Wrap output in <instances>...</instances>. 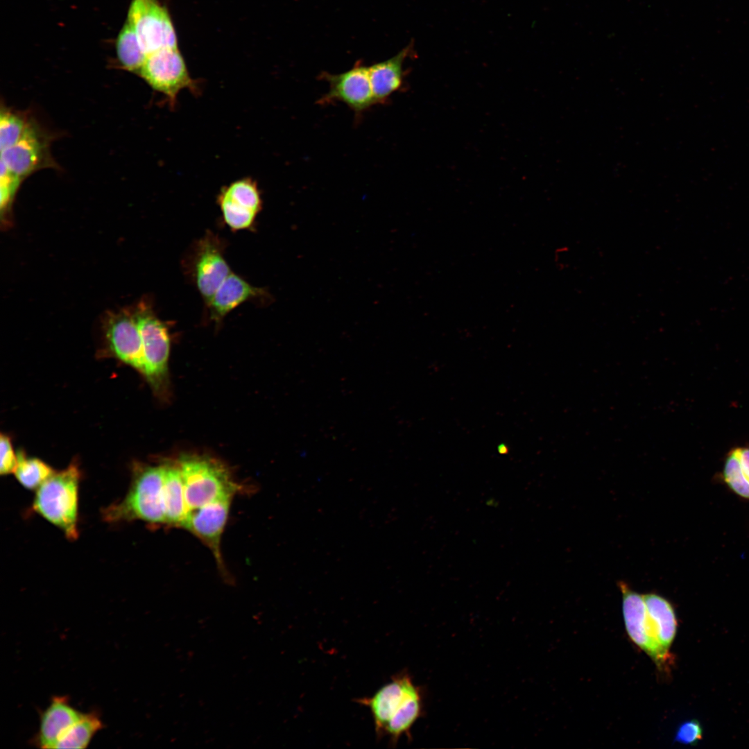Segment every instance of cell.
I'll return each mask as SVG.
<instances>
[{
  "label": "cell",
  "instance_id": "ba28073f",
  "mask_svg": "<svg viewBox=\"0 0 749 749\" xmlns=\"http://www.w3.org/2000/svg\"><path fill=\"white\" fill-rule=\"evenodd\" d=\"M101 323L107 353L144 375L142 341L132 306L106 311Z\"/></svg>",
  "mask_w": 749,
  "mask_h": 749
},
{
  "label": "cell",
  "instance_id": "44dd1931",
  "mask_svg": "<svg viewBox=\"0 0 749 749\" xmlns=\"http://www.w3.org/2000/svg\"><path fill=\"white\" fill-rule=\"evenodd\" d=\"M17 465L14 472L17 481L28 490H37L55 471L44 461L27 456L21 450L17 453Z\"/></svg>",
  "mask_w": 749,
  "mask_h": 749
},
{
  "label": "cell",
  "instance_id": "cb8c5ba5",
  "mask_svg": "<svg viewBox=\"0 0 749 749\" xmlns=\"http://www.w3.org/2000/svg\"><path fill=\"white\" fill-rule=\"evenodd\" d=\"M30 122L16 112L1 110L0 115L1 151L15 145L23 136Z\"/></svg>",
  "mask_w": 749,
  "mask_h": 749
},
{
  "label": "cell",
  "instance_id": "9a60e30c",
  "mask_svg": "<svg viewBox=\"0 0 749 749\" xmlns=\"http://www.w3.org/2000/svg\"><path fill=\"white\" fill-rule=\"evenodd\" d=\"M65 697H55L41 715L37 743L42 748H54L60 736L82 716Z\"/></svg>",
  "mask_w": 749,
  "mask_h": 749
},
{
  "label": "cell",
  "instance_id": "ffe728a7",
  "mask_svg": "<svg viewBox=\"0 0 749 749\" xmlns=\"http://www.w3.org/2000/svg\"><path fill=\"white\" fill-rule=\"evenodd\" d=\"M116 49L121 67L130 71L137 72L147 55L139 44L135 30L128 21L118 35Z\"/></svg>",
  "mask_w": 749,
  "mask_h": 749
},
{
  "label": "cell",
  "instance_id": "8992f818",
  "mask_svg": "<svg viewBox=\"0 0 749 749\" xmlns=\"http://www.w3.org/2000/svg\"><path fill=\"white\" fill-rule=\"evenodd\" d=\"M225 243L211 231L191 246L184 261L186 272L205 305L232 272L225 258Z\"/></svg>",
  "mask_w": 749,
  "mask_h": 749
},
{
  "label": "cell",
  "instance_id": "3957f363",
  "mask_svg": "<svg viewBox=\"0 0 749 749\" xmlns=\"http://www.w3.org/2000/svg\"><path fill=\"white\" fill-rule=\"evenodd\" d=\"M81 472L73 461L55 472L37 490L32 510L58 528L69 540L78 537V501Z\"/></svg>",
  "mask_w": 749,
  "mask_h": 749
},
{
  "label": "cell",
  "instance_id": "4fadbf2b",
  "mask_svg": "<svg viewBox=\"0 0 749 749\" xmlns=\"http://www.w3.org/2000/svg\"><path fill=\"white\" fill-rule=\"evenodd\" d=\"M269 297V293L265 289L252 286L239 275L231 272L205 306L210 319L218 323L243 303L252 300H267Z\"/></svg>",
  "mask_w": 749,
  "mask_h": 749
},
{
  "label": "cell",
  "instance_id": "277c9868",
  "mask_svg": "<svg viewBox=\"0 0 749 749\" xmlns=\"http://www.w3.org/2000/svg\"><path fill=\"white\" fill-rule=\"evenodd\" d=\"M189 511L231 498L238 486L220 462L197 455L182 456L178 463Z\"/></svg>",
  "mask_w": 749,
  "mask_h": 749
},
{
  "label": "cell",
  "instance_id": "6da1fadb",
  "mask_svg": "<svg viewBox=\"0 0 749 749\" xmlns=\"http://www.w3.org/2000/svg\"><path fill=\"white\" fill-rule=\"evenodd\" d=\"M356 701L370 711L378 738L388 737L393 746L403 735L411 737V729L423 712L422 690L405 672L394 675L371 696Z\"/></svg>",
  "mask_w": 749,
  "mask_h": 749
},
{
  "label": "cell",
  "instance_id": "7402d4cb",
  "mask_svg": "<svg viewBox=\"0 0 749 749\" xmlns=\"http://www.w3.org/2000/svg\"><path fill=\"white\" fill-rule=\"evenodd\" d=\"M232 202L259 213L263 203L257 182L251 178H242L223 187L220 192Z\"/></svg>",
  "mask_w": 749,
  "mask_h": 749
},
{
  "label": "cell",
  "instance_id": "8fae6325",
  "mask_svg": "<svg viewBox=\"0 0 749 749\" xmlns=\"http://www.w3.org/2000/svg\"><path fill=\"white\" fill-rule=\"evenodd\" d=\"M49 144L45 135L30 122L21 138L12 146L1 151V161L23 179L41 168L53 165Z\"/></svg>",
  "mask_w": 749,
  "mask_h": 749
},
{
  "label": "cell",
  "instance_id": "f1b7e54d",
  "mask_svg": "<svg viewBox=\"0 0 749 749\" xmlns=\"http://www.w3.org/2000/svg\"><path fill=\"white\" fill-rule=\"evenodd\" d=\"M743 474L749 481V447L734 448Z\"/></svg>",
  "mask_w": 749,
  "mask_h": 749
},
{
  "label": "cell",
  "instance_id": "7a4b0ae2",
  "mask_svg": "<svg viewBox=\"0 0 749 749\" xmlns=\"http://www.w3.org/2000/svg\"><path fill=\"white\" fill-rule=\"evenodd\" d=\"M164 474V465L134 462L126 496L103 510L104 520L110 523L139 520L153 526L166 524Z\"/></svg>",
  "mask_w": 749,
  "mask_h": 749
},
{
  "label": "cell",
  "instance_id": "5bb4252c",
  "mask_svg": "<svg viewBox=\"0 0 749 749\" xmlns=\"http://www.w3.org/2000/svg\"><path fill=\"white\" fill-rule=\"evenodd\" d=\"M409 44L392 58L368 67L369 77L375 104H384L395 92L404 88L405 60L412 54Z\"/></svg>",
  "mask_w": 749,
  "mask_h": 749
},
{
  "label": "cell",
  "instance_id": "4316f807",
  "mask_svg": "<svg viewBox=\"0 0 749 749\" xmlns=\"http://www.w3.org/2000/svg\"><path fill=\"white\" fill-rule=\"evenodd\" d=\"M1 463L0 473L8 475L14 473L17 465L18 456L15 453L10 437L3 433L0 437Z\"/></svg>",
  "mask_w": 749,
  "mask_h": 749
},
{
  "label": "cell",
  "instance_id": "83f0119b",
  "mask_svg": "<svg viewBox=\"0 0 749 749\" xmlns=\"http://www.w3.org/2000/svg\"><path fill=\"white\" fill-rule=\"evenodd\" d=\"M703 729L696 720L682 723L675 734L674 741L686 745H694L702 739Z\"/></svg>",
  "mask_w": 749,
  "mask_h": 749
},
{
  "label": "cell",
  "instance_id": "5b68a950",
  "mask_svg": "<svg viewBox=\"0 0 749 749\" xmlns=\"http://www.w3.org/2000/svg\"><path fill=\"white\" fill-rule=\"evenodd\" d=\"M132 308L142 341L144 376L155 391L160 393L167 377L171 344L168 327L155 314L150 300H141Z\"/></svg>",
  "mask_w": 749,
  "mask_h": 749
},
{
  "label": "cell",
  "instance_id": "603a6c76",
  "mask_svg": "<svg viewBox=\"0 0 749 749\" xmlns=\"http://www.w3.org/2000/svg\"><path fill=\"white\" fill-rule=\"evenodd\" d=\"M216 202L222 213L223 221L232 230H250L255 226L258 213L243 207L220 193Z\"/></svg>",
  "mask_w": 749,
  "mask_h": 749
},
{
  "label": "cell",
  "instance_id": "d4e9b609",
  "mask_svg": "<svg viewBox=\"0 0 749 749\" xmlns=\"http://www.w3.org/2000/svg\"><path fill=\"white\" fill-rule=\"evenodd\" d=\"M722 477L733 492L740 497L749 500V481L743 473L734 448L731 449L726 456Z\"/></svg>",
  "mask_w": 749,
  "mask_h": 749
},
{
  "label": "cell",
  "instance_id": "2e32d148",
  "mask_svg": "<svg viewBox=\"0 0 749 749\" xmlns=\"http://www.w3.org/2000/svg\"><path fill=\"white\" fill-rule=\"evenodd\" d=\"M622 593L623 614L627 633L631 640L648 655L651 645L646 632V608L644 595L635 592L623 583H619Z\"/></svg>",
  "mask_w": 749,
  "mask_h": 749
},
{
  "label": "cell",
  "instance_id": "ac0fdd59",
  "mask_svg": "<svg viewBox=\"0 0 749 749\" xmlns=\"http://www.w3.org/2000/svg\"><path fill=\"white\" fill-rule=\"evenodd\" d=\"M646 612L651 618L659 640L664 649L669 651L677 631V619L672 605L666 599L655 593L644 595Z\"/></svg>",
  "mask_w": 749,
  "mask_h": 749
},
{
  "label": "cell",
  "instance_id": "484cf974",
  "mask_svg": "<svg viewBox=\"0 0 749 749\" xmlns=\"http://www.w3.org/2000/svg\"><path fill=\"white\" fill-rule=\"evenodd\" d=\"M21 180V178L10 171L6 165L1 161L0 193L2 216L3 214L6 215L9 212L11 203Z\"/></svg>",
  "mask_w": 749,
  "mask_h": 749
},
{
  "label": "cell",
  "instance_id": "9c48e42d",
  "mask_svg": "<svg viewBox=\"0 0 749 749\" xmlns=\"http://www.w3.org/2000/svg\"><path fill=\"white\" fill-rule=\"evenodd\" d=\"M127 21L146 55L164 47L178 46L169 10L160 0H132Z\"/></svg>",
  "mask_w": 749,
  "mask_h": 749
},
{
  "label": "cell",
  "instance_id": "e0dca14e",
  "mask_svg": "<svg viewBox=\"0 0 749 749\" xmlns=\"http://www.w3.org/2000/svg\"><path fill=\"white\" fill-rule=\"evenodd\" d=\"M163 498L166 524L182 526L189 509L184 485L178 465H164Z\"/></svg>",
  "mask_w": 749,
  "mask_h": 749
},
{
  "label": "cell",
  "instance_id": "7c38bea8",
  "mask_svg": "<svg viewBox=\"0 0 749 749\" xmlns=\"http://www.w3.org/2000/svg\"><path fill=\"white\" fill-rule=\"evenodd\" d=\"M231 500V498L223 499L189 510L183 525L209 547L218 566L222 567L221 540Z\"/></svg>",
  "mask_w": 749,
  "mask_h": 749
},
{
  "label": "cell",
  "instance_id": "30bf717a",
  "mask_svg": "<svg viewBox=\"0 0 749 749\" xmlns=\"http://www.w3.org/2000/svg\"><path fill=\"white\" fill-rule=\"evenodd\" d=\"M320 79L329 84V91L317 101L320 105L342 102L352 110L356 117L375 105L370 84L368 67L357 61L349 70L338 74L323 71Z\"/></svg>",
  "mask_w": 749,
  "mask_h": 749
},
{
  "label": "cell",
  "instance_id": "d6986e66",
  "mask_svg": "<svg viewBox=\"0 0 749 749\" xmlns=\"http://www.w3.org/2000/svg\"><path fill=\"white\" fill-rule=\"evenodd\" d=\"M103 726L99 716L95 713L83 714L81 717L60 736L54 748H85Z\"/></svg>",
  "mask_w": 749,
  "mask_h": 749
},
{
  "label": "cell",
  "instance_id": "52a82bcc",
  "mask_svg": "<svg viewBox=\"0 0 749 749\" xmlns=\"http://www.w3.org/2000/svg\"><path fill=\"white\" fill-rule=\"evenodd\" d=\"M137 73L153 89L164 94L172 106L182 90L197 93L199 89L178 46L164 47L147 54Z\"/></svg>",
  "mask_w": 749,
  "mask_h": 749
}]
</instances>
